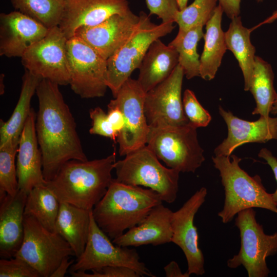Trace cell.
Masks as SVG:
<instances>
[{"label": "cell", "instance_id": "1", "mask_svg": "<svg viewBox=\"0 0 277 277\" xmlns=\"http://www.w3.org/2000/svg\"><path fill=\"white\" fill-rule=\"evenodd\" d=\"M58 86L43 78L36 90L38 109L35 128L46 182L51 180L66 162L88 160L75 121Z\"/></svg>", "mask_w": 277, "mask_h": 277}, {"label": "cell", "instance_id": "2", "mask_svg": "<svg viewBox=\"0 0 277 277\" xmlns=\"http://www.w3.org/2000/svg\"><path fill=\"white\" fill-rule=\"evenodd\" d=\"M116 154L100 159L69 161L46 185L60 202L92 210L106 193L113 179Z\"/></svg>", "mask_w": 277, "mask_h": 277}, {"label": "cell", "instance_id": "3", "mask_svg": "<svg viewBox=\"0 0 277 277\" xmlns=\"http://www.w3.org/2000/svg\"><path fill=\"white\" fill-rule=\"evenodd\" d=\"M162 203L160 194L151 189L113 179L92 213L99 227L113 240L141 223L154 207Z\"/></svg>", "mask_w": 277, "mask_h": 277}, {"label": "cell", "instance_id": "4", "mask_svg": "<svg viewBox=\"0 0 277 277\" xmlns=\"http://www.w3.org/2000/svg\"><path fill=\"white\" fill-rule=\"evenodd\" d=\"M230 156H230L212 157L225 191L224 206L217 214L222 222H230L239 212L249 208H263L277 214L271 193L267 192L260 176L249 175L240 166L242 159L235 154Z\"/></svg>", "mask_w": 277, "mask_h": 277}, {"label": "cell", "instance_id": "5", "mask_svg": "<svg viewBox=\"0 0 277 277\" xmlns=\"http://www.w3.org/2000/svg\"><path fill=\"white\" fill-rule=\"evenodd\" d=\"M114 169L115 180L120 183L151 189L167 203H173L176 199L180 172L164 166L147 145L116 161Z\"/></svg>", "mask_w": 277, "mask_h": 277}, {"label": "cell", "instance_id": "6", "mask_svg": "<svg viewBox=\"0 0 277 277\" xmlns=\"http://www.w3.org/2000/svg\"><path fill=\"white\" fill-rule=\"evenodd\" d=\"M196 129L189 123L177 126H149L146 145L168 167L193 173L205 160Z\"/></svg>", "mask_w": 277, "mask_h": 277}, {"label": "cell", "instance_id": "7", "mask_svg": "<svg viewBox=\"0 0 277 277\" xmlns=\"http://www.w3.org/2000/svg\"><path fill=\"white\" fill-rule=\"evenodd\" d=\"M139 15L140 23L135 33L107 60L106 83L114 97L132 72L139 68L152 43L174 28L171 22L154 24L144 11H141Z\"/></svg>", "mask_w": 277, "mask_h": 277}, {"label": "cell", "instance_id": "8", "mask_svg": "<svg viewBox=\"0 0 277 277\" xmlns=\"http://www.w3.org/2000/svg\"><path fill=\"white\" fill-rule=\"evenodd\" d=\"M236 215L235 225L240 231L241 247L238 254L227 261V266L233 269L243 266L249 277H267L270 271L266 259L277 253V232L266 234L253 208Z\"/></svg>", "mask_w": 277, "mask_h": 277}, {"label": "cell", "instance_id": "9", "mask_svg": "<svg viewBox=\"0 0 277 277\" xmlns=\"http://www.w3.org/2000/svg\"><path fill=\"white\" fill-rule=\"evenodd\" d=\"M24 227L23 240L14 256L27 262L41 277H50L64 259L75 256L62 236L45 228L34 217L24 215Z\"/></svg>", "mask_w": 277, "mask_h": 277}, {"label": "cell", "instance_id": "10", "mask_svg": "<svg viewBox=\"0 0 277 277\" xmlns=\"http://www.w3.org/2000/svg\"><path fill=\"white\" fill-rule=\"evenodd\" d=\"M95 222L91 211L85 249L70 267V271H86L109 266L132 269L140 275L155 276L140 260L136 250L115 245Z\"/></svg>", "mask_w": 277, "mask_h": 277}, {"label": "cell", "instance_id": "11", "mask_svg": "<svg viewBox=\"0 0 277 277\" xmlns=\"http://www.w3.org/2000/svg\"><path fill=\"white\" fill-rule=\"evenodd\" d=\"M67 52L72 90L83 98L103 96L108 88L107 60L75 36L67 40Z\"/></svg>", "mask_w": 277, "mask_h": 277}, {"label": "cell", "instance_id": "12", "mask_svg": "<svg viewBox=\"0 0 277 277\" xmlns=\"http://www.w3.org/2000/svg\"><path fill=\"white\" fill-rule=\"evenodd\" d=\"M67 40L58 26L49 29L44 37L26 51L21 57L22 65L34 75L59 86L69 85Z\"/></svg>", "mask_w": 277, "mask_h": 277}, {"label": "cell", "instance_id": "13", "mask_svg": "<svg viewBox=\"0 0 277 277\" xmlns=\"http://www.w3.org/2000/svg\"><path fill=\"white\" fill-rule=\"evenodd\" d=\"M146 93L137 80L129 77L108 104L117 107L124 116V126L116 138L121 156L146 145L149 126L144 110Z\"/></svg>", "mask_w": 277, "mask_h": 277}, {"label": "cell", "instance_id": "14", "mask_svg": "<svg viewBox=\"0 0 277 277\" xmlns=\"http://www.w3.org/2000/svg\"><path fill=\"white\" fill-rule=\"evenodd\" d=\"M184 75L178 64L167 78L146 93L144 110L149 126H177L188 123L181 96Z\"/></svg>", "mask_w": 277, "mask_h": 277}, {"label": "cell", "instance_id": "15", "mask_svg": "<svg viewBox=\"0 0 277 277\" xmlns=\"http://www.w3.org/2000/svg\"><path fill=\"white\" fill-rule=\"evenodd\" d=\"M207 194V189L201 188L179 209L173 212L172 215L171 242L184 252L187 263L186 272L189 275H202L205 272L204 257L199 247L198 233L194 219Z\"/></svg>", "mask_w": 277, "mask_h": 277}, {"label": "cell", "instance_id": "16", "mask_svg": "<svg viewBox=\"0 0 277 277\" xmlns=\"http://www.w3.org/2000/svg\"><path fill=\"white\" fill-rule=\"evenodd\" d=\"M140 23V15L130 10L125 14H113L94 26L80 27L74 36L107 60L131 38Z\"/></svg>", "mask_w": 277, "mask_h": 277}, {"label": "cell", "instance_id": "17", "mask_svg": "<svg viewBox=\"0 0 277 277\" xmlns=\"http://www.w3.org/2000/svg\"><path fill=\"white\" fill-rule=\"evenodd\" d=\"M129 11L127 0H64L58 27L68 39L80 27L94 26L113 14Z\"/></svg>", "mask_w": 277, "mask_h": 277}, {"label": "cell", "instance_id": "18", "mask_svg": "<svg viewBox=\"0 0 277 277\" xmlns=\"http://www.w3.org/2000/svg\"><path fill=\"white\" fill-rule=\"evenodd\" d=\"M219 111L228 128L227 137L214 149L215 155L230 156L239 146L246 143H265L277 140V116L262 117L248 121L234 115L221 106Z\"/></svg>", "mask_w": 277, "mask_h": 277}, {"label": "cell", "instance_id": "19", "mask_svg": "<svg viewBox=\"0 0 277 277\" xmlns=\"http://www.w3.org/2000/svg\"><path fill=\"white\" fill-rule=\"evenodd\" d=\"M48 28L15 10L0 14V55L21 57L47 34Z\"/></svg>", "mask_w": 277, "mask_h": 277}, {"label": "cell", "instance_id": "20", "mask_svg": "<svg viewBox=\"0 0 277 277\" xmlns=\"http://www.w3.org/2000/svg\"><path fill=\"white\" fill-rule=\"evenodd\" d=\"M36 114L32 108L22 131L16 154L18 189L27 194L35 187L46 183L36 136Z\"/></svg>", "mask_w": 277, "mask_h": 277}, {"label": "cell", "instance_id": "21", "mask_svg": "<svg viewBox=\"0 0 277 277\" xmlns=\"http://www.w3.org/2000/svg\"><path fill=\"white\" fill-rule=\"evenodd\" d=\"M173 211L163 203L154 207L138 225L112 240L122 247L156 246L171 242Z\"/></svg>", "mask_w": 277, "mask_h": 277}, {"label": "cell", "instance_id": "22", "mask_svg": "<svg viewBox=\"0 0 277 277\" xmlns=\"http://www.w3.org/2000/svg\"><path fill=\"white\" fill-rule=\"evenodd\" d=\"M27 194L18 190L14 196L0 198V256L13 257L24 238V209Z\"/></svg>", "mask_w": 277, "mask_h": 277}, {"label": "cell", "instance_id": "23", "mask_svg": "<svg viewBox=\"0 0 277 277\" xmlns=\"http://www.w3.org/2000/svg\"><path fill=\"white\" fill-rule=\"evenodd\" d=\"M179 64V54L160 39L152 43L139 67L137 81L145 92L167 78Z\"/></svg>", "mask_w": 277, "mask_h": 277}, {"label": "cell", "instance_id": "24", "mask_svg": "<svg viewBox=\"0 0 277 277\" xmlns=\"http://www.w3.org/2000/svg\"><path fill=\"white\" fill-rule=\"evenodd\" d=\"M91 211L60 202L55 231L67 242L77 258L82 254L86 246Z\"/></svg>", "mask_w": 277, "mask_h": 277}, {"label": "cell", "instance_id": "25", "mask_svg": "<svg viewBox=\"0 0 277 277\" xmlns=\"http://www.w3.org/2000/svg\"><path fill=\"white\" fill-rule=\"evenodd\" d=\"M223 12L222 7L219 4L206 24L205 44L200 58V76L206 81L214 78L227 49L225 32L221 27Z\"/></svg>", "mask_w": 277, "mask_h": 277}, {"label": "cell", "instance_id": "26", "mask_svg": "<svg viewBox=\"0 0 277 277\" xmlns=\"http://www.w3.org/2000/svg\"><path fill=\"white\" fill-rule=\"evenodd\" d=\"M250 32L243 25L238 16L231 19L225 32L227 49L233 53L242 71L245 91L249 90L256 56L255 47L250 41Z\"/></svg>", "mask_w": 277, "mask_h": 277}, {"label": "cell", "instance_id": "27", "mask_svg": "<svg viewBox=\"0 0 277 277\" xmlns=\"http://www.w3.org/2000/svg\"><path fill=\"white\" fill-rule=\"evenodd\" d=\"M43 78L25 69L18 102L10 118L1 120L0 146L12 138H19L32 110L31 101Z\"/></svg>", "mask_w": 277, "mask_h": 277}, {"label": "cell", "instance_id": "28", "mask_svg": "<svg viewBox=\"0 0 277 277\" xmlns=\"http://www.w3.org/2000/svg\"><path fill=\"white\" fill-rule=\"evenodd\" d=\"M274 73L271 66L259 56H255L249 90L256 106L252 112L269 117L276 92L273 86Z\"/></svg>", "mask_w": 277, "mask_h": 277}, {"label": "cell", "instance_id": "29", "mask_svg": "<svg viewBox=\"0 0 277 277\" xmlns=\"http://www.w3.org/2000/svg\"><path fill=\"white\" fill-rule=\"evenodd\" d=\"M60 202L45 184L33 188L27 194L24 215L36 219L45 228L55 231Z\"/></svg>", "mask_w": 277, "mask_h": 277}, {"label": "cell", "instance_id": "30", "mask_svg": "<svg viewBox=\"0 0 277 277\" xmlns=\"http://www.w3.org/2000/svg\"><path fill=\"white\" fill-rule=\"evenodd\" d=\"M203 26H197L186 31L179 30L176 37L168 44L179 54V64L187 79L200 76V60L197 45L204 36Z\"/></svg>", "mask_w": 277, "mask_h": 277}, {"label": "cell", "instance_id": "31", "mask_svg": "<svg viewBox=\"0 0 277 277\" xmlns=\"http://www.w3.org/2000/svg\"><path fill=\"white\" fill-rule=\"evenodd\" d=\"M12 6L48 29L58 26L64 0H11Z\"/></svg>", "mask_w": 277, "mask_h": 277}, {"label": "cell", "instance_id": "32", "mask_svg": "<svg viewBox=\"0 0 277 277\" xmlns=\"http://www.w3.org/2000/svg\"><path fill=\"white\" fill-rule=\"evenodd\" d=\"M19 138H12L0 146V198L14 196L18 191L15 157Z\"/></svg>", "mask_w": 277, "mask_h": 277}, {"label": "cell", "instance_id": "33", "mask_svg": "<svg viewBox=\"0 0 277 277\" xmlns=\"http://www.w3.org/2000/svg\"><path fill=\"white\" fill-rule=\"evenodd\" d=\"M218 0H194L185 9L179 10L175 22L180 30L186 31L197 26L206 25L217 7Z\"/></svg>", "mask_w": 277, "mask_h": 277}, {"label": "cell", "instance_id": "34", "mask_svg": "<svg viewBox=\"0 0 277 277\" xmlns=\"http://www.w3.org/2000/svg\"><path fill=\"white\" fill-rule=\"evenodd\" d=\"M182 100L184 112L190 125L197 128L206 127L210 123V113L201 105L192 90L186 89Z\"/></svg>", "mask_w": 277, "mask_h": 277}, {"label": "cell", "instance_id": "35", "mask_svg": "<svg viewBox=\"0 0 277 277\" xmlns=\"http://www.w3.org/2000/svg\"><path fill=\"white\" fill-rule=\"evenodd\" d=\"M0 277H41L38 272L17 257L0 260Z\"/></svg>", "mask_w": 277, "mask_h": 277}, {"label": "cell", "instance_id": "36", "mask_svg": "<svg viewBox=\"0 0 277 277\" xmlns=\"http://www.w3.org/2000/svg\"><path fill=\"white\" fill-rule=\"evenodd\" d=\"M90 117L92 125L89 132L91 134L107 137L115 141L117 134L109 121L107 113L101 108L97 107L90 109Z\"/></svg>", "mask_w": 277, "mask_h": 277}, {"label": "cell", "instance_id": "37", "mask_svg": "<svg viewBox=\"0 0 277 277\" xmlns=\"http://www.w3.org/2000/svg\"><path fill=\"white\" fill-rule=\"evenodd\" d=\"M149 15L154 14L162 23H174L180 10L177 0H145Z\"/></svg>", "mask_w": 277, "mask_h": 277}, {"label": "cell", "instance_id": "38", "mask_svg": "<svg viewBox=\"0 0 277 277\" xmlns=\"http://www.w3.org/2000/svg\"><path fill=\"white\" fill-rule=\"evenodd\" d=\"M73 277H139L140 275L131 268L122 266H109L86 271H70Z\"/></svg>", "mask_w": 277, "mask_h": 277}, {"label": "cell", "instance_id": "39", "mask_svg": "<svg viewBox=\"0 0 277 277\" xmlns=\"http://www.w3.org/2000/svg\"><path fill=\"white\" fill-rule=\"evenodd\" d=\"M107 116L117 136L124 126V119L121 110L116 106L108 105Z\"/></svg>", "mask_w": 277, "mask_h": 277}, {"label": "cell", "instance_id": "40", "mask_svg": "<svg viewBox=\"0 0 277 277\" xmlns=\"http://www.w3.org/2000/svg\"><path fill=\"white\" fill-rule=\"evenodd\" d=\"M258 156L266 161L267 164L271 168L277 182V158L272 152L266 148L261 149L258 153ZM272 198L275 205L277 206V188L271 193Z\"/></svg>", "mask_w": 277, "mask_h": 277}, {"label": "cell", "instance_id": "41", "mask_svg": "<svg viewBox=\"0 0 277 277\" xmlns=\"http://www.w3.org/2000/svg\"><path fill=\"white\" fill-rule=\"evenodd\" d=\"M241 0H218L219 5L227 16L232 19L238 16L240 13V3Z\"/></svg>", "mask_w": 277, "mask_h": 277}, {"label": "cell", "instance_id": "42", "mask_svg": "<svg viewBox=\"0 0 277 277\" xmlns=\"http://www.w3.org/2000/svg\"><path fill=\"white\" fill-rule=\"evenodd\" d=\"M164 270L167 277H189L190 275L186 272L183 273L177 263L171 261L164 267Z\"/></svg>", "mask_w": 277, "mask_h": 277}, {"label": "cell", "instance_id": "43", "mask_svg": "<svg viewBox=\"0 0 277 277\" xmlns=\"http://www.w3.org/2000/svg\"><path fill=\"white\" fill-rule=\"evenodd\" d=\"M70 257L64 259L50 277H63L67 273L68 269L74 263L73 260H70Z\"/></svg>", "mask_w": 277, "mask_h": 277}, {"label": "cell", "instance_id": "44", "mask_svg": "<svg viewBox=\"0 0 277 277\" xmlns=\"http://www.w3.org/2000/svg\"><path fill=\"white\" fill-rule=\"evenodd\" d=\"M276 19H277V10L274 11L269 17L265 19L262 23H261L258 26L263 24L271 23Z\"/></svg>", "mask_w": 277, "mask_h": 277}, {"label": "cell", "instance_id": "45", "mask_svg": "<svg viewBox=\"0 0 277 277\" xmlns=\"http://www.w3.org/2000/svg\"><path fill=\"white\" fill-rule=\"evenodd\" d=\"M188 0H177L180 10L185 9L187 6Z\"/></svg>", "mask_w": 277, "mask_h": 277}, {"label": "cell", "instance_id": "46", "mask_svg": "<svg viewBox=\"0 0 277 277\" xmlns=\"http://www.w3.org/2000/svg\"><path fill=\"white\" fill-rule=\"evenodd\" d=\"M270 113L272 114H277V93L276 94L275 100L273 103Z\"/></svg>", "mask_w": 277, "mask_h": 277}, {"label": "cell", "instance_id": "47", "mask_svg": "<svg viewBox=\"0 0 277 277\" xmlns=\"http://www.w3.org/2000/svg\"><path fill=\"white\" fill-rule=\"evenodd\" d=\"M263 0H256V1L259 3V2H263Z\"/></svg>", "mask_w": 277, "mask_h": 277}]
</instances>
